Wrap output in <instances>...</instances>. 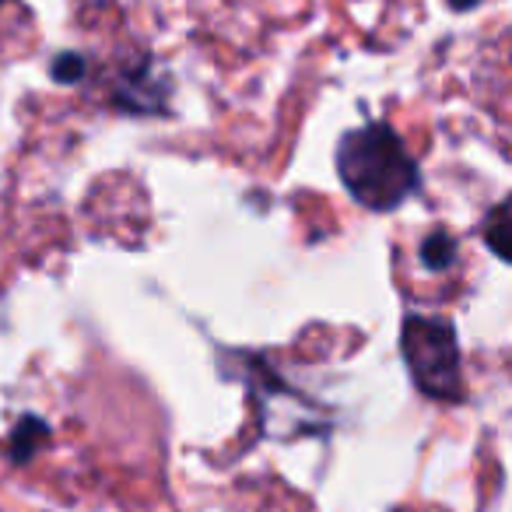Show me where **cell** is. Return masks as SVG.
Returning <instances> with one entry per match:
<instances>
[{
	"label": "cell",
	"instance_id": "6da1fadb",
	"mask_svg": "<svg viewBox=\"0 0 512 512\" xmlns=\"http://www.w3.org/2000/svg\"><path fill=\"white\" fill-rule=\"evenodd\" d=\"M337 176L344 190L369 211H397L421 186L414 155L404 148L397 130L386 123H365L348 130L337 144Z\"/></svg>",
	"mask_w": 512,
	"mask_h": 512
},
{
	"label": "cell",
	"instance_id": "7a4b0ae2",
	"mask_svg": "<svg viewBox=\"0 0 512 512\" xmlns=\"http://www.w3.org/2000/svg\"><path fill=\"white\" fill-rule=\"evenodd\" d=\"M400 351L418 390L432 400H463L460 344L449 320L411 313L400 327Z\"/></svg>",
	"mask_w": 512,
	"mask_h": 512
},
{
	"label": "cell",
	"instance_id": "3957f363",
	"mask_svg": "<svg viewBox=\"0 0 512 512\" xmlns=\"http://www.w3.org/2000/svg\"><path fill=\"white\" fill-rule=\"evenodd\" d=\"M421 260H425L428 271H449L456 260V242L446 232H432L421 242Z\"/></svg>",
	"mask_w": 512,
	"mask_h": 512
},
{
	"label": "cell",
	"instance_id": "277c9868",
	"mask_svg": "<svg viewBox=\"0 0 512 512\" xmlns=\"http://www.w3.org/2000/svg\"><path fill=\"white\" fill-rule=\"evenodd\" d=\"M36 439H46V425L43 421H22L15 432V439H11V453H15L18 463H25L32 456V449H36Z\"/></svg>",
	"mask_w": 512,
	"mask_h": 512
},
{
	"label": "cell",
	"instance_id": "5b68a950",
	"mask_svg": "<svg viewBox=\"0 0 512 512\" xmlns=\"http://www.w3.org/2000/svg\"><path fill=\"white\" fill-rule=\"evenodd\" d=\"M505 214H509V207L505 204H498L495 211H491V232H488V242H491V249H495L498 256H505V242H502V232H505Z\"/></svg>",
	"mask_w": 512,
	"mask_h": 512
},
{
	"label": "cell",
	"instance_id": "8992f818",
	"mask_svg": "<svg viewBox=\"0 0 512 512\" xmlns=\"http://www.w3.org/2000/svg\"><path fill=\"white\" fill-rule=\"evenodd\" d=\"M81 71H85V64H81V57H74V53L57 57V64H53V78L57 81H78Z\"/></svg>",
	"mask_w": 512,
	"mask_h": 512
},
{
	"label": "cell",
	"instance_id": "52a82bcc",
	"mask_svg": "<svg viewBox=\"0 0 512 512\" xmlns=\"http://www.w3.org/2000/svg\"><path fill=\"white\" fill-rule=\"evenodd\" d=\"M446 4H449L453 11H474L477 4H481V0H446Z\"/></svg>",
	"mask_w": 512,
	"mask_h": 512
}]
</instances>
